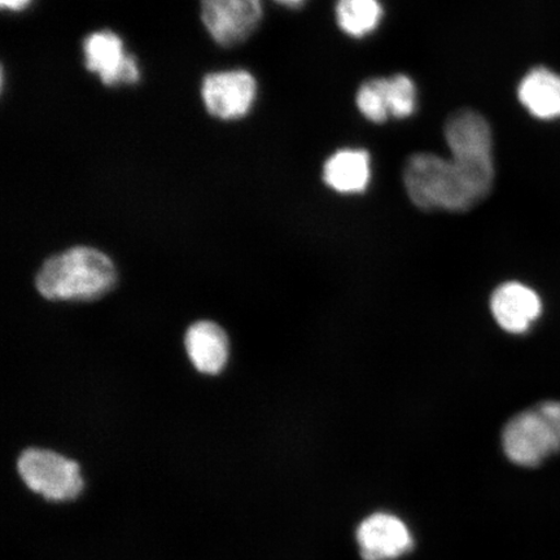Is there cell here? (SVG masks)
I'll return each instance as SVG.
<instances>
[{"instance_id":"1","label":"cell","mask_w":560,"mask_h":560,"mask_svg":"<svg viewBox=\"0 0 560 560\" xmlns=\"http://www.w3.org/2000/svg\"><path fill=\"white\" fill-rule=\"evenodd\" d=\"M406 191L423 210L467 212L480 205L492 190L493 182L468 170L459 161L418 153L410 158L404 174Z\"/></svg>"},{"instance_id":"2","label":"cell","mask_w":560,"mask_h":560,"mask_svg":"<svg viewBox=\"0 0 560 560\" xmlns=\"http://www.w3.org/2000/svg\"><path fill=\"white\" fill-rule=\"evenodd\" d=\"M114 262L103 252L74 247L42 266L35 285L48 300L90 301L105 295L116 283Z\"/></svg>"},{"instance_id":"3","label":"cell","mask_w":560,"mask_h":560,"mask_svg":"<svg viewBox=\"0 0 560 560\" xmlns=\"http://www.w3.org/2000/svg\"><path fill=\"white\" fill-rule=\"evenodd\" d=\"M503 452L521 467H537L560 452V402L546 401L509 420Z\"/></svg>"},{"instance_id":"4","label":"cell","mask_w":560,"mask_h":560,"mask_svg":"<svg viewBox=\"0 0 560 560\" xmlns=\"http://www.w3.org/2000/svg\"><path fill=\"white\" fill-rule=\"evenodd\" d=\"M18 470L26 487L48 501L75 500L83 489L79 464L51 451H25L18 460Z\"/></svg>"},{"instance_id":"5","label":"cell","mask_w":560,"mask_h":560,"mask_svg":"<svg viewBox=\"0 0 560 560\" xmlns=\"http://www.w3.org/2000/svg\"><path fill=\"white\" fill-rule=\"evenodd\" d=\"M445 139L454 160L494 179L493 138L485 117L474 110L457 112L446 122Z\"/></svg>"},{"instance_id":"6","label":"cell","mask_w":560,"mask_h":560,"mask_svg":"<svg viewBox=\"0 0 560 560\" xmlns=\"http://www.w3.org/2000/svg\"><path fill=\"white\" fill-rule=\"evenodd\" d=\"M200 93L210 116L222 121H236L254 107L257 82L247 70H222L205 77Z\"/></svg>"},{"instance_id":"7","label":"cell","mask_w":560,"mask_h":560,"mask_svg":"<svg viewBox=\"0 0 560 560\" xmlns=\"http://www.w3.org/2000/svg\"><path fill=\"white\" fill-rule=\"evenodd\" d=\"M261 0H200V15L210 38L233 47L249 38L262 20Z\"/></svg>"},{"instance_id":"8","label":"cell","mask_w":560,"mask_h":560,"mask_svg":"<svg viewBox=\"0 0 560 560\" xmlns=\"http://www.w3.org/2000/svg\"><path fill=\"white\" fill-rule=\"evenodd\" d=\"M83 60L89 72L100 77L105 86L135 85L140 69L135 56L126 52L120 35L100 31L83 40Z\"/></svg>"},{"instance_id":"9","label":"cell","mask_w":560,"mask_h":560,"mask_svg":"<svg viewBox=\"0 0 560 560\" xmlns=\"http://www.w3.org/2000/svg\"><path fill=\"white\" fill-rule=\"evenodd\" d=\"M363 560H395L415 548V538L400 517L375 513L365 517L355 530Z\"/></svg>"},{"instance_id":"10","label":"cell","mask_w":560,"mask_h":560,"mask_svg":"<svg viewBox=\"0 0 560 560\" xmlns=\"http://www.w3.org/2000/svg\"><path fill=\"white\" fill-rule=\"evenodd\" d=\"M490 310L497 324L510 334H524L542 313L540 296L520 282L503 283L490 299Z\"/></svg>"},{"instance_id":"11","label":"cell","mask_w":560,"mask_h":560,"mask_svg":"<svg viewBox=\"0 0 560 560\" xmlns=\"http://www.w3.org/2000/svg\"><path fill=\"white\" fill-rule=\"evenodd\" d=\"M186 350L196 370L202 374H220L229 359V338L210 320L196 322L186 334Z\"/></svg>"},{"instance_id":"12","label":"cell","mask_w":560,"mask_h":560,"mask_svg":"<svg viewBox=\"0 0 560 560\" xmlns=\"http://www.w3.org/2000/svg\"><path fill=\"white\" fill-rule=\"evenodd\" d=\"M371 178V163L366 151L341 150L326 161V185L340 194H361Z\"/></svg>"},{"instance_id":"13","label":"cell","mask_w":560,"mask_h":560,"mask_svg":"<svg viewBox=\"0 0 560 560\" xmlns=\"http://www.w3.org/2000/svg\"><path fill=\"white\" fill-rule=\"evenodd\" d=\"M517 96L525 108L541 120L560 117V75L536 68L524 77Z\"/></svg>"},{"instance_id":"14","label":"cell","mask_w":560,"mask_h":560,"mask_svg":"<svg viewBox=\"0 0 560 560\" xmlns=\"http://www.w3.org/2000/svg\"><path fill=\"white\" fill-rule=\"evenodd\" d=\"M336 19L350 37L362 38L373 33L383 19L380 0H338Z\"/></svg>"},{"instance_id":"15","label":"cell","mask_w":560,"mask_h":560,"mask_svg":"<svg viewBox=\"0 0 560 560\" xmlns=\"http://www.w3.org/2000/svg\"><path fill=\"white\" fill-rule=\"evenodd\" d=\"M357 107L369 121L382 124L390 116L385 79H374L362 83L357 93Z\"/></svg>"},{"instance_id":"16","label":"cell","mask_w":560,"mask_h":560,"mask_svg":"<svg viewBox=\"0 0 560 560\" xmlns=\"http://www.w3.org/2000/svg\"><path fill=\"white\" fill-rule=\"evenodd\" d=\"M390 116L405 118L415 114L417 107V89L408 75L397 74L385 79Z\"/></svg>"},{"instance_id":"17","label":"cell","mask_w":560,"mask_h":560,"mask_svg":"<svg viewBox=\"0 0 560 560\" xmlns=\"http://www.w3.org/2000/svg\"><path fill=\"white\" fill-rule=\"evenodd\" d=\"M33 0H0V5L4 11L21 12L30 9Z\"/></svg>"},{"instance_id":"18","label":"cell","mask_w":560,"mask_h":560,"mask_svg":"<svg viewBox=\"0 0 560 560\" xmlns=\"http://www.w3.org/2000/svg\"><path fill=\"white\" fill-rule=\"evenodd\" d=\"M276 2L287 7V9H300L301 5H304L306 0H276Z\"/></svg>"}]
</instances>
